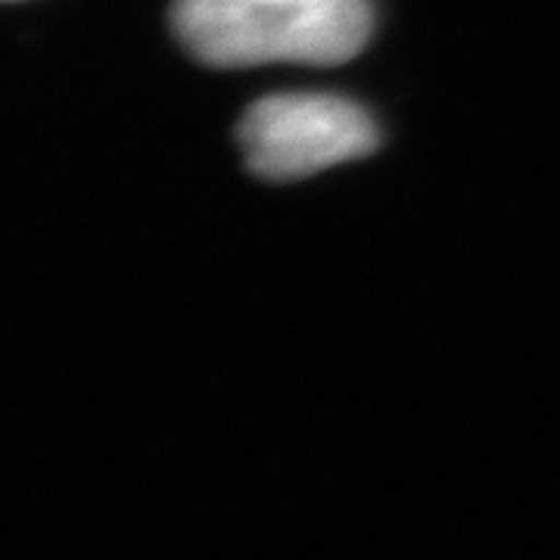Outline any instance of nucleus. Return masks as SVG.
Here are the masks:
<instances>
[{
  "instance_id": "f257e3e1",
  "label": "nucleus",
  "mask_w": 560,
  "mask_h": 560,
  "mask_svg": "<svg viewBox=\"0 0 560 560\" xmlns=\"http://www.w3.org/2000/svg\"><path fill=\"white\" fill-rule=\"evenodd\" d=\"M172 28L206 66L352 60L371 35L368 0H175Z\"/></svg>"
},
{
  "instance_id": "f03ea898",
  "label": "nucleus",
  "mask_w": 560,
  "mask_h": 560,
  "mask_svg": "<svg viewBox=\"0 0 560 560\" xmlns=\"http://www.w3.org/2000/svg\"><path fill=\"white\" fill-rule=\"evenodd\" d=\"M249 168L268 180L318 175L377 147L371 116L330 94H278L253 103L237 131Z\"/></svg>"
}]
</instances>
